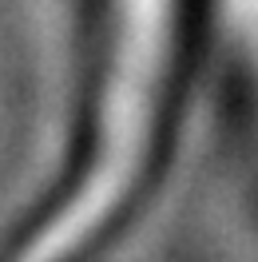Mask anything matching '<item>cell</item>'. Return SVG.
<instances>
[{
    "instance_id": "obj_1",
    "label": "cell",
    "mask_w": 258,
    "mask_h": 262,
    "mask_svg": "<svg viewBox=\"0 0 258 262\" xmlns=\"http://www.w3.org/2000/svg\"><path fill=\"white\" fill-rule=\"evenodd\" d=\"M203 0H96L76 147L0 262H88L139 211L167 159Z\"/></svg>"
},
{
    "instance_id": "obj_2",
    "label": "cell",
    "mask_w": 258,
    "mask_h": 262,
    "mask_svg": "<svg viewBox=\"0 0 258 262\" xmlns=\"http://www.w3.org/2000/svg\"><path fill=\"white\" fill-rule=\"evenodd\" d=\"M203 16L219 20L226 48L258 96V0H203Z\"/></svg>"
}]
</instances>
